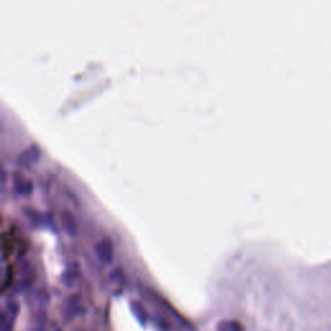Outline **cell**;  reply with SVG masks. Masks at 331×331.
<instances>
[{"mask_svg": "<svg viewBox=\"0 0 331 331\" xmlns=\"http://www.w3.org/2000/svg\"><path fill=\"white\" fill-rule=\"evenodd\" d=\"M12 192L18 198H30L34 193L33 180L23 174L22 171H14L10 176Z\"/></svg>", "mask_w": 331, "mask_h": 331, "instance_id": "1", "label": "cell"}, {"mask_svg": "<svg viewBox=\"0 0 331 331\" xmlns=\"http://www.w3.org/2000/svg\"><path fill=\"white\" fill-rule=\"evenodd\" d=\"M40 157H42V149L36 144H31L18 154L16 163L23 170H30L40 161Z\"/></svg>", "mask_w": 331, "mask_h": 331, "instance_id": "2", "label": "cell"}, {"mask_svg": "<svg viewBox=\"0 0 331 331\" xmlns=\"http://www.w3.org/2000/svg\"><path fill=\"white\" fill-rule=\"evenodd\" d=\"M95 255L102 264H112L114 259V245L108 237L101 238L95 245Z\"/></svg>", "mask_w": 331, "mask_h": 331, "instance_id": "3", "label": "cell"}, {"mask_svg": "<svg viewBox=\"0 0 331 331\" xmlns=\"http://www.w3.org/2000/svg\"><path fill=\"white\" fill-rule=\"evenodd\" d=\"M17 313H18V305L13 300H9L1 313V331H12Z\"/></svg>", "mask_w": 331, "mask_h": 331, "instance_id": "4", "label": "cell"}, {"mask_svg": "<svg viewBox=\"0 0 331 331\" xmlns=\"http://www.w3.org/2000/svg\"><path fill=\"white\" fill-rule=\"evenodd\" d=\"M61 224L63 228L70 237H75L78 234V223H76L75 217L69 211H63L61 212Z\"/></svg>", "mask_w": 331, "mask_h": 331, "instance_id": "5", "label": "cell"}, {"mask_svg": "<svg viewBox=\"0 0 331 331\" xmlns=\"http://www.w3.org/2000/svg\"><path fill=\"white\" fill-rule=\"evenodd\" d=\"M123 285H125V274H123L122 268L118 266L109 274V286H110V289L113 290L114 294H118L123 289Z\"/></svg>", "mask_w": 331, "mask_h": 331, "instance_id": "6", "label": "cell"}, {"mask_svg": "<svg viewBox=\"0 0 331 331\" xmlns=\"http://www.w3.org/2000/svg\"><path fill=\"white\" fill-rule=\"evenodd\" d=\"M66 313L70 316H75L76 313L80 312V308H82V300L80 298L76 295H72L67 299V302H66Z\"/></svg>", "mask_w": 331, "mask_h": 331, "instance_id": "7", "label": "cell"}, {"mask_svg": "<svg viewBox=\"0 0 331 331\" xmlns=\"http://www.w3.org/2000/svg\"><path fill=\"white\" fill-rule=\"evenodd\" d=\"M23 216H25L26 221L31 226L39 225L40 221H42V215L36 210H34V208H26V210L23 211Z\"/></svg>", "mask_w": 331, "mask_h": 331, "instance_id": "8", "label": "cell"}, {"mask_svg": "<svg viewBox=\"0 0 331 331\" xmlns=\"http://www.w3.org/2000/svg\"><path fill=\"white\" fill-rule=\"evenodd\" d=\"M132 308H133L134 315H136V317L140 320V322H145V318H146V313H145V312L141 309L140 304H137V303H132Z\"/></svg>", "mask_w": 331, "mask_h": 331, "instance_id": "9", "label": "cell"}, {"mask_svg": "<svg viewBox=\"0 0 331 331\" xmlns=\"http://www.w3.org/2000/svg\"><path fill=\"white\" fill-rule=\"evenodd\" d=\"M75 278L76 275L74 272H66L65 274L63 275V281L65 282V285L69 286V287H71V286L75 283Z\"/></svg>", "mask_w": 331, "mask_h": 331, "instance_id": "10", "label": "cell"}]
</instances>
